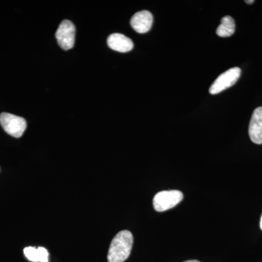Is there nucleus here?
<instances>
[{
	"mask_svg": "<svg viewBox=\"0 0 262 262\" xmlns=\"http://www.w3.org/2000/svg\"><path fill=\"white\" fill-rule=\"evenodd\" d=\"M184 262H201L198 261V260H188V261H184Z\"/></svg>",
	"mask_w": 262,
	"mask_h": 262,
	"instance_id": "nucleus-12",
	"label": "nucleus"
},
{
	"mask_svg": "<svg viewBox=\"0 0 262 262\" xmlns=\"http://www.w3.org/2000/svg\"><path fill=\"white\" fill-rule=\"evenodd\" d=\"M24 255L29 261L33 262H48V253L47 249L42 247L35 248L29 246L24 248Z\"/></svg>",
	"mask_w": 262,
	"mask_h": 262,
	"instance_id": "nucleus-9",
	"label": "nucleus"
},
{
	"mask_svg": "<svg viewBox=\"0 0 262 262\" xmlns=\"http://www.w3.org/2000/svg\"><path fill=\"white\" fill-rule=\"evenodd\" d=\"M0 125L7 134L15 138L21 137L27 127L23 117L7 113L0 114Z\"/></svg>",
	"mask_w": 262,
	"mask_h": 262,
	"instance_id": "nucleus-3",
	"label": "nucleus"
},
{
	"mask_svg": "<svg viewBox=\"0 0 262 262\" xmlns=\"http://www.w3.org/2000/svg\"><path fill=\"white\" fill-rule=\"evenodd\" d=\"M241 75V70L238 67H234L224 72L212 84L209 89L210 94H218L225 90L232 87L239 80Z\"/></svg>",
	"mask_w": 262,
	"mask_h": 262,
	"instance_id": "nucleus-4",
	"label": "nucleus"
},
{
	"mask_svg": "<svg viewBox=\"0 0 262 262\" xmlns=\"http://www.w3.org/2000/svg\"><path fill=\"white\" fill-rule=\"evenodd\" d=\"M134 237L130 231L122 230L114 237L108 252V262H124L130 256Z\"/></svg>",
	"mask_w": 262,
	"mask_h": 262,
	"instance_id": "nucleus-1",
	"label": "nucleus"
},
{
	"mask_svg": "<svg viewBox=\"0 0 262 262\" xmlns=\"http://www.w3.org/2000/svg\"><path fill=\"white\" fill-rule=\"evenodd\" d=\"M250 139L254 144H262V107L253 112L248 129Z\"/></svg>",
	"mask_w": 262,
	"mask_h": 262,
	"instance_id": "nucleus-7",
	"label": "nucleus"
},
{
	"mask_svg": "<svg viewBox=\"0 0 262 262\" xmlns=\"http://www.w3.org/2000/svg\"><path fill=\"white\" fill-rule=\"evenodd\" d=\"M75 27L70 20H64L57 29L56 37L57 42L62 49L67 51L75 46Z\"/></svg>",
	"mask_w": 262,
	"mask_h": 262,
	"instance_id": "nucleus-5",
	"label": "nucleus"
},
{
	"mask_svg": "<svg viewBox=\"0 0 262 262\" xmlns=\"http://www.w3.org/2000/svg\"><path fill=\"white\" fill-rule=\"evenodd\" d=\"M235 31L234 20L229 15H226L221 20V24L217 28V35L221 37H229L234 34Z\"/></svg>",
	"mask_w": 262,
	"mask_h": 262,
	"instance_id": "nucleus-10",
	"label": "nucleus"
},
{
	"mask_svg": "<svg viewBox=\"0 0 262 262\" xmlns=\"http://www.w3.org/2000/svg\"><path fill=\"white\" fill-rule=\"evenodd\" d=\"M184 198V194L179 190L162 191L155 194L153 206L155 211L163 212L174 208Z\"/></svg>",
	"mask_w": 262,
	"mask_h": 262,
	"instance_id": "nucleus-2",
	"label": "nucleus"
},
{
	"mask_svg": "<svg viewBox=\"0 0 262 262\" xmlns=\"http://www.w3.org/2000/svg\"><path fill=\"white\" fill-rule=\"evenodd\" d=\"M153 24V15L147 10L138 12L130 20V25L136 32L144 34L149 32Z\"/></svg>",
	"mask_w": 262,
	"mask_h": 262,
	"instance_id": "nucleus-6",
	"label": "nucleus"
},
{
	"mask_svg": "<svg viewBox=\"0 0 262 262\" xmlns=\"http://www.w3.org/2000/svg\"><path fill=\"white\" fill-rule=\"evenodd\" d=\"M260 228H261L262 230V215L261 217V221H260Z\"/></svg>",
	"mask_w": 262,
	"mask_h": 262,
	"instance_id": "nucleus-13",
	"label": "nucleus"
},
{
	"mask_svg": "<svg viewBox=\"0 0 262 262\" xmlns=\"http://www.w3.org/2000/svg\"><path fill=\"white\" fill-rule=\"evenodd\" d=\"M108 47L113 51L120 52V53H127L134 48V42L130 38L124 34L115 33L111 34L107 39Z\"/></svg>",
	"mask_w": 262,
	"mask_h": 262,
	"instance_id": "nucleus-8",
	"label": "nucleus"
},
{
	"mask_svg": "<svg viewBox=\"0 0 262 262\" xmlns=\"http://www.w3.org/2000/svg\"><path fill=\"white\" fill-rule=\"evenodd\" d=\"M254 3V1L253 0H250V1H248V0H246V3H247V4H253V3Z\"/></svg>",
	"mask_w": 262,
	"mask_h": 262,
	"instance_id": "nucleus-11",
	"label": "nucleus"
}]
</instances>
